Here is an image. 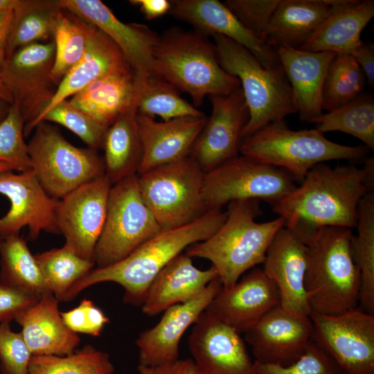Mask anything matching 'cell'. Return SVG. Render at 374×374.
Wrapping results in <instances>:
<instances>
[{
  "mask_svg": "<svg viewBox=\"0 0 374 374\" xmlns=\"http://www.w3.org/2000/svg\"><path fill=\"white\" fill-rule=\"evenodd\" d=\"M374 159L366 158L363 168L321 163L312 167L299 186L272 206L285 223L312 228L355 227L362 199L373 191Z\"/></svg>",
  "mask_w": 374,
  "mask_h": 374,
  "instance_id": "6da1fadb",
  "label": "cell"
},
{
  "mask_svg": "<svg viewBox=\"0 0 374 374\" xmlns=\"http://www.w3.org/2000/svg\"><path fill=\"white\" fill-rule=\"evenodd\" d=\"M226 216V211L211 210L186 224L162 229L123 260L90 270L69 288L61 301H71L95 284L113 282L123 287L125 303L142 305L159 271L185 249L211 237Z\"/></svg>",
  "mask_w": 374,
  "mask_h": 374,
  "instance_id": "7a4b0ae2",
  "label": "cell"
},
{
  "mask_svg": "<svg viewBox=\"0 0 374 374\" xmlns=\"http://www.w3.org/2000/svg\"><path fill=\"white\" fill-rule=\"evenodd\" d=\"M259 200L244 199L228 204L223 224L208 239L188 247L190 258L209 260L223 288L233 285L249 269L264 262L266 252L278 231L284 226L281 217L265 222Z\"/></svg>",
  "mask_w": 374,
  "mask_h": 374,
  "instance_id": "3957f363",
  "label": "cell"
},
{
  "mask_svg": "<svg viewBox=\"0 0 374 374\" xmlns=\"http://www.w3.org/2000/svg\"><path fill=\"white\" fill-rule=\"evenodd\" d=\"M353 235L339 226L317 227L310 234L305 288L311 312L332 315L357 308L360 275Z\"/></svg>",
  "mask_w": 374,
  "mask_h": 374,
  "instance_id": "277c9868",
  "label": "cell"
},
{
  "mask_svg": "<svg viewBox=\"0 0 374 374\" xmlns=\"http://www.w3.org/2000/svg\"><path fill=\"white\" fill-rule=\"evenodd\" d=\"M154 70L200 106L206 96L227 95L240 87L238 79L220 66L214 44L194 31L170 29L159 36Z\"/></svg>",
  "mask_w": 374,
  "mask_h": 374,
  "instance_id": "5b68a950",
  "label": "cell"
},
{
  "mask_svg": "<svg viewBox=\"0 0 374 374\" xmlns=\"http://www.w3.org/2000/svg\"><path fill=\"white\" fill-rule=\"evenodd\" d=\"M371 150L328 139L317 129L293 130L284 120L271 123L242 139V155L284 170L301 181L317 164L332 160H365Z\"/></svg>",
  "mask_w": 374,
  "mask_h": 374,
  "instance_id": "8992f818",
  "label": "cell"
},
{
  "mask_svg": "<svg viewBox=\"0 0 374 374\" xmlns=\"http://www.w3.org/2000/svg\"><path fill=\"white\" fill-rule=\"evenodd\" d=\"M221 67L238 79L249 110L242 139L265 125L297 112L291 87L283 73L265 68L247 48L229 38L214 34Z\"/></svg>",
  "mask_w": 374,
  "mask_h": 374,
  "instance_id": "52a82bcc",
  "label": "cell"
},
{
  "mask_svg": "<svg viewBox=\"0 0 374 374\" xmlns=\"http://www.w3.org/2000/svg\"><path fill=\"white\" fill-rule=\"evenodd\" d=\"M28 143L32 170L46 192L60 199L82 185L105 175L98 150L72 145L58 128L40 122Z\"/></svg>",
  "mask_w": 374,
  "mask_h": 374,
  "instance_id": "ba28073f",
  "label": "cell"
},
{
  "mask_svg": "<svg viewBox=\"0 0 374 374\" xmlns=\"http://www.w3.org/2000/svg\"><path fill=\"white\" fill-rule=\"evenodd\" d=\"M137 175L142 198L162 229L186 224L206 212L205 172L190 156Z\"/></svg>",
  "mask_w": 374,
  "mask_h": 374,
  "instance_id": "9c48e42d",
  "label": "cell"
},
{
  "mask_svg": "<svg viewBox=\"0 0 374 374\" xmlns=\"http://www.w3.org/2000/svg\"><path fill=\"white\" fill-rule=\"evenodd\" d=\"M162 230L143 201L138 175L111 187L105 224L94 251L97 267L114 264Z\"/></svg>",
  "mask_w": 374,
  "mask_h": 374,
  "instance_id": "30bf717a",
  "label": "cell"
},
{
  "mask_svg": "<svg viewBox=\"0 0 374 374\" xmlns=\"http://www.w3.org/2000/svg\"><path fill=\"white\" fill-rule=\"evenodd\" d=\"M294 180L281 168L238 155L205 172L204 205L206 211L244 199L263 200L273 206L296 188Z\"/></svg>",
  "mask_w": 374,
  "mask_h": 374,
  "instance_id": "8fae6325",
  "label": "cell"
},
{
  "mask_svg": "<svg viewBox=\"0 0 374 374\" xmlns=\"http://www.w3.org/2000/svg\"><path fill=\"white\" fill-rule=\"evenodd\" d=\"M312 341L344 374H374V314L357 308L337 314L311 312Z\"/></svg>",
  "mask_w": 374,
  "mask_h": 374,
  "instance_id": "7c38bea8",
  "label": "cell"
},
{
  "mask_svg": "<svg viewBox=\"0 0 374 374\" xmlns=\"http://www.w3.org/2000/svg\"><path fill=\"white\" fill-rule=\"evenodd\" d=\"M55 52L53 39L20 48L5 59L4 82L20 107L24 127L41 114L57 89L51 78Z\"/></svg>",
  "mask_w": 374,
  "mask_h": 374,
  "instance_id": "4fadbf2b",
  "label": "cell"
},
{
  "mask_svg": "<svg viewBox=\"0 0 374 374\" xmlns=\"http://www.w3.org/2000/svg\"><path fill=\"white\" fill-rule=\"evenodd\" d=\"M112 184L105 175L84 184L58 200L55 220L65 244L82 258L94 262ZM95 263V262H94Z\"/></svg>",
  "mask_w": 374,
  "mask_h": 374,
  "instance_id": "5bb4252c",
  "label": "cell"
},
{
  "mask_svg": "<svg viewBox=\"0 0 374 374\" xmlns=\"http://www.w3.org/2000/svg\"><path fill=\"white\" fill-rule=\"evenodd\" d=\"M0 194L10 202L9 211L0 218V237L19 235L25 226L33 240L42 231L60 233L55 220L59 199L46 192L33 170L0 172Z\"/></svg>",
  "mask_w": 374,
  "mask_h": 374,
  "instance_id": "9a60e30c",
  "label": "cell"
},
{
  "mask_svg": "<svg viewBox=\"0 0 374 374\" xmlns=\"http://www.w3.org/2000/svg\"><path fill=\"white\" fill-rule=\"evenodd\" d=\"M312 330L310 315L278 305L244 335L251 347L254 362L285 366L304 354L312 341Z\"/></svg>",
  "mask_w": 374,
  "mask_h": 374,
  "instance_id": "2e32d148",
  "label": "cell"
},
{
  "mask_svg": "<svg viewBox=\"0 0 374 374\" xmlns=\"http://www.w3.org/2000/svg\"><path fill=\"white\" fill-rule=\"evenodd\" d=\"M240 335L204 311L188 339L197 374H257Z\"/></svg>",
  "mask_w": 374,
  "mask_h": 374,
  "instance_id": "e0dca14e",
  "label": "cell"
},
{
  "mask_svg": "<svg viewBox=\"0 0 374 374\" xmlns=\"http://www.w3.org/2000/svg\"><path fill=\"white\" fill-rule=\"evenodd\" d=\"M209 97L211 114L190 154L204 172L238 155L249 116L240 87L227 95Z\"/></svg>",
  "mask_w": 374,
  "mask_h": 374,
  "instance_id": "ac0fdd59",
  "label": "cell"
},
{
  "mask_svg": "<svg viewBox=\"0 0 374 374\" xmlns=\"http://www.w3.org/2000/svg\"><path fill=\"white\" fill-rule=\"evenodd\" d=\"M62 8L95 26L119 48L139 80L157 75L153 53L159 35L148 26L120 21L99 0H60Z\"/></svg>",
  "mask_w": 374,
  "mask_h": 374,
  "instance_id": "d6986e66",
  "label": "cell"
},
{
  "mask_svg": "<svg viewBox=\"0 0 374 374\" xmlns=\"http://www.w3.org/2000/svg\"><path fill=\"white\" fill-rule=\"evenodd\" d=\"M222 287L217 276L193 299L166 309L154 327L141 332L136 341L139 350V366L154 367L178 360L181 337Z\"/></svg>",
  "mask_w": 374,
  "mask_h": 374,
  "instance_id": "ffe728a7",
  "label": "cell"
},
{
  "mask_svg": "<svg viewBox=\"0 0 374 374\" xmlns=\"http://www.w3.org/2000/svg\"><path fill=\"white\" fill-rule=\"evenodd\" d=\"M169 13L205 35L225 36L250 51L266 69L284 73L276 51L249 30L217 0L170 1Z\"/></svg>",
  "mask_w": 374,
  "mask_h": 374,
  "instance_id": "44dd1931",
  "label": "cell"
},
{
  "mask_svg": "<svg viewBox=\"0 0 374 374\" xmlns=\"http://www.w3.org/2000/svg\"><path fill=\"white\" fill-rule=\"evenodd\" d=\"M280 305L276 285L262 269L255 268L233 285L220 290L206 311L238 333H245Z\"/></svg>",
  "mask_w": 374,
  "mask_h": 374,
  "instance_id": "7402d4cb",
  "label": "cell"
},
{
  "mask_svg": "<svg viewBox=\"0 0 374 374\" xmlns=\"http://www.w3.org/2000/svg\"><path fill=\"white\" fill-rule=\"evenodd\" d=\"M307 260V244L295 230L284 225L267 249L262 270L278 288L282 308L310 315L305 288Z\"/></svg>",
  "mask_w": 374,
  "mask_h": 374,
  "instance_id": "603a6c76",
  "label": "cell"
},
{
  "mask_svg": "<svg viewBox=\"0 0 374 374\" xmlns=\"http://www.w3.org/2000/svg\"><path fill=\"white\" fill-rule=\"evenodd\" d=\"M206 121L204 114L158 122L138 114L142 157L137 175L190 156Z\"/></svg>",
  "mask_w": 374,
  "mask_h": 374,
  "instance_id": "cb8c5ba5",
  "label": "cell"
},
{
  "mask_svg": "<svg viewBox=\"0 0 374 374\" xmlns=\"http://www.w3.org/2000/svg\"><path fill=\"white\" fill-rule=\"evenodd\" d=\"M126 65L129 64L116 44L102 30L89 24L87 48L82 57L63 78L41 114L24 127V136L30 134L42 116L54 106L78 93L91 82Z\"/></svg>",
  "mask_w": 374,
  "mask_h": 374,
  "instance_id": "d4e9b609",
  "label": "cell"
},
{
  "mask_svg": "<svg viewBox=\"0 0 374 374\" xmlns=\"http://www.w3.org/2000/svg\"><path fill=\"white\" fill-rule=\"evenodd\" d=\"M276 51L291 87L299 118L312 123L323 114L324 80L330 63L337 53L285 47Z\"/></svg>",
  "mask_w": 374,
  "mask_h": 374,
  "instance_id": "484cf974",
  "label": "cell"
},
{
  "mask_svg": "<svg viewBox=\"0 0 374 374\" xmlns=\"http://www.w3.org/2000/svg\"><path fill=\"white\" fill-rule=\"evenodd\" d=\"M58 302L53 294L44 295L15 319L32 355H71L80 342L64 323Z\"/></svg>",
  "mask_w": 374,
  "mask_h": 374,
  "instance_id": "4316f807",
  "label": "cell"
},
{
  "mask_svg": "<svg viewBox=\"0 0 374 374\" xmlns=\"http://www.w3.org/2000/svg\"><path fill=\"white\" fill-rule=\"evenodd\" d=\"M215 269H199L186 253H180L168 263L150 284L142 311L155 316L168 308L186 302L201 293L217 277Z\"/></svg>",
  "mask_w": 374,
  "mask_h": 374,
  "instance_id": "83f0119b",
  "label": "cell"
},
{
  "mask_svg": "<svg viewBox=\"0 0 374 374\" xmlns=\"http://www.w3.org/2000/svg\"><path fill=\"white\" fill-rule=\"evenodd\" d=\"M332 1L329 15L299 49L350 55L362 42L361 33L374 16V1Z\"/></svg>",
  "mask_w": 374,
  "mask_h": 374,
  "instance_id": "f1b7e54d",
  "label": "cell"
},
{
  "mask_svg": "<svg viewBox=\"0 0 374 374\" xmlns=\"http://www.w3.org/2000/svg\"><path fill=\"white\" fill-rule=\"evenodd\" d=\"M139 81L130 65L91 82L69 100L70 103L108 127L138 100Z\"/></svg>",
  "mask_w": 374,
  "mask_h": 374,
  "instance_id": "f546056e",
  "label": "cell"
},
{
  "mask_svg": "<svg viewBox=\"0 0 374 374\" xmlns=\"http://www.w3.org/2000/svg\"><path fill=\"white\" fill-rule=\"evenodd\" d=\"M332 0H280L265 42L275 50L299 49L329 15Z\"/></svg>",
  "mask_w": 374,
  "mask_h": 374,
  "instance_id": "4dcf8cb0",
  "label": "cell"
},
{
  "mask_svg": "<svg viewBox=\"0 0 374 374\" xmlns=\"http://www.w3.org/2000/svg\"><path fill=\"white\" fill-rule=\"evenodd\" d=\"M136 103L116 118L104 136L102 148L105 176L112 185L138 173L142 145Z\"/></svg>",
  "mask_w": 374,
  "mask_h": 374,
  "instance_id": "1f68e13d",
  "label": "cell"
},
{
  "mask_svg": "<svg viewBox=\"0 0 374 374\" xmlns=\"http://www.w3.org/2000/svg\"><path fill=\"white\" fill-rule=\"evenodd\" d=\"M62 10L60 0H22L13 11L6 57L24 46L53 40Z\"/></svg>",
  "mask_w": 374,
  "mask_h": 374,
  "instance_id": "d6a6232c",
  "label": "cell"
},
{
  "mask_svg": "<svg viewBox=\"0 0 374 374\" xmlns=\"http://www.w3.org/2000/svg\"><path fill=\"white\" fill-rule=\"evenodd\" d=\"M0 267L1 283L39 298L53 294L19 234L0 237Z\"/></svg>",
  "mask_w": 374,
  "mask_h": 374,
  "instance_id": "836d02e7",
  "label": "cell"
},
{
  "mask_svg": "<svg viewBox=\"0 0 374 374\" xmlns=\"http://www.w3.org/2000/svg\"><path fill=\"white\" fill-rule=\"evenodd\" d=\"M351 248L360 275L359 302L361 309L374 314V193L360 201Z\"/></svg>",
  "mask_w": 374,
  "mask_h": 374,
  "instance_id": "e575fe53",
  "label": "cell"
},
{
  "mask_svg": "<svg viewBox=\"0 0 374 374\" xmlns=\"http://www.w3.org/2000/svg\"><path fill=\"white\" fill-rule=\"evenodd\" d=\"M312 123L323 134L344 132L362 141L371 150L374 149V98L371 94L363 93L345 106L322 114Z\"/></svg>",
  "mask_w": 374,
  "mask_h": 374,
  "instance_id": "d590c367",
  "label": "cell"
},
{
  "mask_svg": "<svg viewBox=\"0 0 374 374\" xmlns=\"http://www.w3.org/2000/svg\"><path fill=\"white\" fill-rule=\"evenodd\" d=\"M139 81L136 103L138 114L163 121L184 116H200L204 114L184 99L179 90L159 75H152Z\"/></svg>",
  "mask_w": 374,
  "mask_h": 374,
  "instance_id": "8d00e7d4",
  "label": "cell"
},
{
  "mask_svg": "<svg viewBox=\"0 0 374 374\" xmlns=\"http://www.w3.org/2000/svg\"><path fill=\"white\" fill-rule=\"evenodd\" d=\"M89 24L62 9L53 33L55 57L51 78L57 86L87 48Z\"/></svg>",
  "mask_w": 374,
  "mask_h": 374,
  "instance_id": "74e56055",
  "label": "cell"
},
{
  "mask_svg": "<svg viewBox=\"0 0 374 374\" xmlns=\"http://www.w3.org/2000/svg\"><path fill=\"white\" fill-rule=\"evenodd\" d=\"M365 75L349 54L337 53L328 66L322 93V109L328 112L353 101L364 92Z\"/></svg>",
  "mask_w": 374,
  "mask_h": 374,
  "instance_id": "f35d334b",
  "label": "cell"
},
{
  "mask_svg": "<svg viewBox=\"0 0 374 374\" xmlns=\"http://www.w3.org/2000/svg\"><path fill=\"white\" fill-rule=\"evenodd\" d=\"M35 258L51 291L59 301L95 265L93 261L81 258L66 245L37 253Z\"/></svg>",
  "mask_w": 374,
  "mask_h": 374,
  "instance_id": "ab89813d",
  "label": "cell"
},
{
  "mask_svg": "<svg viewBox=\"0 0 374 374\" xmlns=\"http://www.w3.org/2000/svg\"><path fill=\"white\" fill-rule=\"evenodd\" d=\"M107 353L86 346L71 355H32L28 374H112Z\"/></svg>",
  "mask_w": 374,
  "mask_h": 374,
  "instance_id": "60d3db41",
  "label": "cell"
},
{
  "mask_svg": "<svg viewBox=\"0 0 374 374\" xmlns=\"http://www.w3.org/2000/svg\"><path fill=\"white\" fill-rule=\"evenodd\" d=\"M24 125L20 107L13 101L0 122V162L10 163L19 172L32 170L28 143L24 141Z\"/></svg>",
  "mask_w": 374,
  "mask_h": 374,
  "instance_id": "b9f144b4",
  "label": "cell"
},
{
  "mask_svg": "<svg viewBox=\"0 0 374 374\" xmlns=\"http://www.w3.org/2000/svg\"><path fill=\"white\" fill-rule=\"evenodd\" d=\"M51 122L64 126L80 139L87 147L98 150L102 148L107 127L65 100L45 114L41 121Z\"/></svg>",
  "mask_w": 374,
  "mask_h": 374,
  "instance_id": "7bdbcfd3",
  "label": "cell"
},
{
  "mask_svg": "<svg viewBox=\"0 0 374 374\" xmlns=\"http://www.w3.org/2000/svg\"><path fill=\"white\" fill-rule=\"evenodd\" d=\"M257 374H344L337 363L313 341L304 354L288 366L254 362Z\"/></svg>",
  "mask_w": 374,
  "mask_h": 374,
  "instance_id": "ee69618b",
  "label": "cell"
},
{
  "mask_svg": "<svg viewBox=\"0 0 374 374\" xmlns=\"http://www.w3.org/2000/svg\"><path fill=\"white\" fill-rule=\"evenodd\" d=\"M280 0H226L223 3L249 30L265 42Z\"/></svg>",
  "mask_w": 374,
  "mask_h": 374,
  "instance_id": "f6af8a7d",
  "label": "cell"
},
{
  "mask_svg": "<svg viewBox=\"0 0 374 374\" xmlns=\"http://www.w3.org/2000/svg\"><path fill=\"white\" fill-rule=\"evenodd\" d=\"M32 357L21 332L9 323H0V370L1 374H28Z\"/></svg>",
  "mask_w": 374,
  "mask_h": 374,
  "instance_id": "bcb514c9",
  "label": "cell"
},
{
  "mask_svg": "<svg viewBox=\"0 0 374 374\" xmlns=\"http://www.w3.org/2000/svg\"><path fill=\"white\" fill-rule=\"evenodd\" d=\"M66 326L73 332L99 336L109 319L93 302L83 299L78 306L60 312Z\"/></svg>",
  "mask_w": 374,
  "mask_h": 374,
  "instance_id": "7dc6e473",
  "label": "cell"
},
{
  "mask_svg": "<svg viewBox=\"0 0 374 374\" xmlns=\"http://www.w3.org/2000/svg\"><path fill=\"white\" fill-rule=\"evenodd\" d=\"M40 298L0 283V323L16 319Z\"/></svg>",
  "mask_w": 374,
  "mask_h": 374,
  "instance_id": "c3c4849f",
  "label": "cell"
},
{
  "mask_svg": "<svg viewBox=\"0 0 374 374\" xmlns=\"http://www.w3.org/2000/svg\"><path fill=\"white\" fill-rule=\"evenodd\" d=\"M362 70L366 83L374 87V43L362 42L350 54Z\"/></svg>",
  "mask_w": 374,
  "mask_h": 374,
  "instance_id": "681fc988",
  "label": "cell"
},
{
  "mask_svg": "<svg viewBox=\"0 0 374 374\" xmlns=\"http://www.w3.org/2000/svg\"><path fill=\"white\" fill-rule=\"evenodd\" d=\"M140 374H197L195 364L191 359H178L162 366H138Z\"/></svg>",
  "mask_w": 374,
  "mask_h": 374,
  "instance_id": "f907efd6",
  "label": "cell"
},
{
  "mask_svg": "<svg viewBox=\"0 0 374 374\" xmlns=\"http://www.w3.org/2000/svg\"><path fill=\"white\" fill-rule=\"evenodd\" d=\"M130 2L138 6L148 20H152L169 13L171 2L168 0H132Z\"/></svg>",
  "mask_w": 374,
  "mask_h": 374,
  "instance_id": "816d5d0a",
  "label": "cell"
},
{
  "mask_svg": "<svg viewBox=\"0 0 374 374\" xmlns=\"http://www.w3.org/2000/svg\"><path fill=\"white\" fill-rule=\"evenodd\" d=\"M13 11L11 10L0 12V48H5L6 49Z\"/></svg>",
  "mask_w": 374,
  "mask_h": 374,
  "instance_id": "f5cc1de1",
  "label": "cell"
},
{
  "mask_svg": "<svg viewBox=\"0 0 374 374\" xmlns=\"http://www.w3.org/2000/svg\"><path fill=\"white\" fill-rule=\"evenodd\" d=\"M5 59V48H0V100L12 104L13 103V97L6 85L3 76V68Z\"/></svg>",
  "mask_w": 374,
  "mask_h": 374,
  "instance_id": "db71d44e",
  "label": "cell"
},
{
  "mask_svg": "<svg viewBox=\"0 0 374 374\" xmlns=\"http://www.w3.org/2000/svg\"><path fill=\"white\" fill-rule=\"evenodd\" d=\"M22 0H0V12L15 10L21 3Z\"/></svg>",
  "mask_w": 374,
  "mask_h": 374,
  "instance_id": "11a10c76",
  "label": "cell"
},
{
  "mask_svg": "<svg viewBox=\"0 0 374 374\" xmlns=\"http://www.w3.org/2000/svg\"><path fill=\"white\" fill-rule=\"evenodd\" d=\"M11 104L0 100V122L6 116Z\"/></svg>",
  "mask_w": 374,
  "mask_h": 374,
  "instance_id": "9f6ffc18",
  "label": "cell"
},
{
  "mask_svg": "<svg viewBox=\"0 0 374 374\" xmlns=\"http://www.w3.org/2000/svg\"><path fill=\"white\" fill-rule=\"evenodd\" d=\"M15 170L13 166L7 162H0V172Z\"/></svg>",
  "mask_w": 374,
  "mask_h": 374,
  "instance_id": "6f0895ef",
  "label": "cell"
},
{
  "mask_svg": "<svg viewBox=\"0 0 374 374\" xmlns=\"http://www.w3.org/2000/svg\"><path fill=\"white\" fill-rule=\"evenodd\" d=\"M138 374H140L139 373Z\"/></svg>",
  "mask_w": 374,
  "mask_h": 374,
  "instance_id": "680465c9",
  "label": "cell"
}]
</instances>
